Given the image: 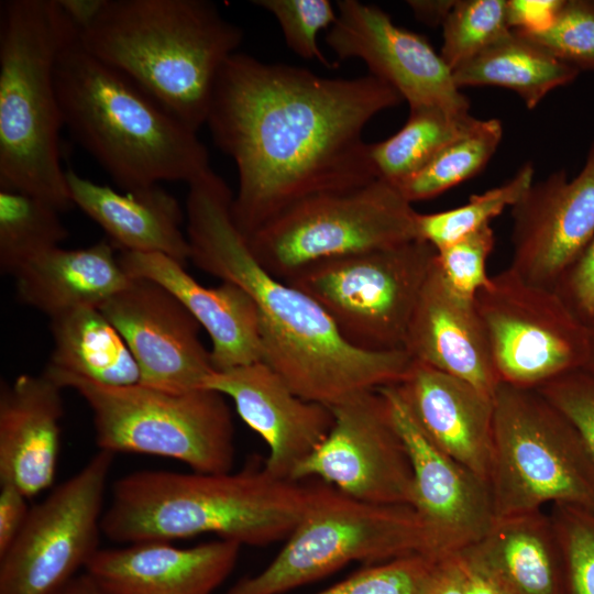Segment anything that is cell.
Instances as JSON below:
<instances>
[{"label":"cell","instance_id":"35","mask_svg":"<svg viewBox=\"0 0 594 594\" xmlns=\"http://www.w3.org/2000/svg\"><path fill=\"white\" fill-rule=\"evenodd\" d=\"M520 33L580 73L594 72V0H561L547 29Z\"/></svg>","mask_w":594,"mask_h":594},{"label":"cell","instance_id":"32","mask_svg":"<svg viewBox=\"0 0 594 594\" xmlns=\"http://www.w3.org/2000/svg\"><path fill=\"white\" fill-rule=\"evenodd\" d=\"M59 210L29 194L0 189V270L14 275L37 255L59 246L68 231Z\"/></svg>","mask_w":594,"mask_h":594},{"label":"cell","instance_id":"47","mask_svg":"<svg viewBox=\"0 0 594 594\" xmlns=\"http://www.w3.org/2000/svg\"><path fill=\"white\" fill-rule=\"evenodd\" d=\"M78 31L90 24L100 12L105 0H58Z\"/></svg>","mask_w":594,"mask_h":594},{"label":"cell","instance_id":"39","mask_svg":"<svg viewBox=\"0 0 594 594\" xmlns=\"http://www.w3.org/2000/svg\"><path fill=\"white\" fill-rule=\"evenodd\" d=\"M495 244L491 224L437 249V262L448 283L460 294L474 298L490 275L486 262Z\"/></svg>","mask_w":594,"mask_h":594},{"label":"cell","instance_id":"46","mask_svg":"<svg viewBox=\"0 0 594 594\" xmlns=\"http://www.w3.org/2000/svg\"><path fill=\"white\" fill-rule=\"evenodd\" d=\"M455 1V0H454ZM450 0H410L407 1L414 15L421 23L430 26L442 25L454 4Z\"/></svg>","mask_w":594,"mask_h":594},{"label":"cell","instance_id":"26","mask_svg":"<svg viewBox=\"0 0 594 594\" xmlns=\"http://www.w3.org/2000/svg\"><path fill=\"white\" fill-rule=\"evenodd\" d=\"M116 250L106 239L81 249L48 250L13 275L18 298L50 318L81 307L100 308L131 282Z\"/></svg>","mask_w":594,"mask_h":594},{"label":"cell","instance_id":"13","mask_svg":"<svg viewBox=\"0 0 594 594\" xmlns=\"http://www.w3.org/2000/svg\"><path fill=\"white\" fill-rule=\"evenodd\" d=\"M113 453L99 450L76 474L31 507L0 556V594H58L100 549Z\"/></svg>","mask_w":594,"mask_h":594},{"label":"cell","instance_id":"7","mask_svg":"<svg viewBox=\"0 0 594 594\" xmlns=\"http://www.w3.org/2000/svg\"><path fill=\"white\" fill-rule=\"evenodd\" d=\"M44 373L86 402L99 450L174 459L201 473L232 471L234 425L219 392L107 386L50 369Z\"/></svg>","mask_w":594,"mask_h":594},{"label":"cell","instance_id":"49","mask_svg":"<svg viewBox=\"0 0 594 594\" xmlns=\"http://www.w3.org/2000/svg\"><path fill=\"white\" fill-rule=\"evenodd\" d=\"M594 375V323L588 327V351L584 367Z\"/></svg>","mask_w":594,"mask_h":594},{"label":"cell","instance_id":"27","mask_svg":"<svg viewBox=\"0 0 594 594\" xmlns=\"http://www.w3.org/2000/svg\"><path fill=\"white\" fill-rule=\"evenodd\" d=\"M507 594H563V560L556 527L542 509L495 518L488 531L459 551Z\"/></svg>","mask_w":594,"mask_h":594},{"label":"cell","instance_id":"15","mask_svg":"<svg viewBox=\"0 0 594 594\" xmlns=\"http://www.w3.org/2000/svg\"><path fill=\"white\" fill-rule=\"evenodd\" d=\"M337 8V20L326 42L340 61L362 59L371 75L394 88L409 109L435 107L452 113L469 112V99L426 37L397 26L376 6L341 0Z\"/></svg>","mask_w":594,"mask_h":594},{"label":"cell","instance_id":"33","mask_svg":"<svg viewBox=\"0 0 594 594\" xmlns=\"http://www.w3.org/2000/svg\"><path fill=\"white\" fill-rule=\"evenodd\" d=\"M534 174L532 164L525 163L510 179L482 194L472 195L463 206L440 212L419 213V238L437 250L491 224L492 219L520 200L534 183Z\"/></svg>","mask_w":594,"mask_h":594},{"label":"cell","instance_id":"30","mask_svg":"<svg viewBox=\"0 0 594 594\" xmlns=\"http://www.w3.org/2000/svg\"><path fill=\"white\" fill-rule=\"evenodd\" d=\"M409 110L408 120L398 132L370 144L377 177L394 186L421 169L476 121L469 112L452 113L435 107Z\"/></svg>","mask_w":594,"mask_h":594},{"label":"cell","instance_id":"8","mask_svg":"<svg viewBox=\"0 0 594 594\" xmlns=\"http://www.w3.org/2000/svg\"><path fill=\"white\" fill-rule=\"evenodd\" d=\"M488 476L495 518L568 504L594 513V468L570 420L538 389L499 383Z\"/></svg>","mask_w":594,"mask_h":594},{"label":"cell","instance_id":"22","mask_svg":"<svg viewBox=\"0 0 594 594\" xmlns=\"http://www.w3.org/2000/svg\"><path fill=\"white\" fill-rule=\"evenodd\" d=\"M404 349L413 360L492 396L501 383L474 298L448 283L437 257L413 311Z\"/></svg>","mask_w":594,"mask_h":594},{"label":"cell","instance_id":"17","mask_svg":"<svg viewBox=\"0 0 594 594\" xmlns=\"http://www.w3.org/2000/svg\"><path fill=\"white\" fill-rule=\"evenodd\" d=\"M117 328L139 366L140 384L167 392L201 388L215 372L202 329L165 287L131 277L99 308Z\"/></svg>","mask_w":594,"mask_h":594},{"label":"cell","instance_id":"2","mask_svg":"<svg viewBox=\"0 0 594 594\" xmlns=\"http://www.w3.org/2000/svg\"><path fill=\"white\" fill-rule=\"evenodd\" d=\"M188 187L189 261L252 298L258 315L262 361L294 393L332 406L404 378L414 362L406 350L366 352L353 348L314 298L257 262L233 220L234 196L219 175L210 169Z\"/></svg>","mask_w":594,"mask_h":594},{"label":"cell","instance_id":"19","mask_svg":"<svg viewBox=\"0 0 594 594\" xmlns=\"http://www.w3.org/2000/svg\"><path fill=\"white\" fill-rule=\"evenodd\" d=\"M204 387L233 400L241 419L267 444L263 466L276 477L293 480L333 425L329 406L298 396L263 361L215 371Z\"/></svg>","mask_w":594,"mask_h":594},{"label":"cell","instance_id":"41","mask_svg":"<svg viewBox=\"0 0 594 594\" xmlns=\"http://www.w3.org/2000/svg\"><path fill=\"white\" fill-rule=\"evenodd\" d=\"M553 289L582 322L594 323V238Z\"/></svg>","mask_w":594,"mask_h":594},{"label":"cell","instance_id":"4","mask_svg":"<svg viewBox=\"0 0 594 594\" xmlns=\"http://www.w3.org/2000/svg\"><path fill=\"white\" fill-rule=\"evenodd\" d=\"M78 41L197 132L243 31L207 0H105Z\"/></svg>","mask_w":594,"mask_h":594},{"label":"cell","instance_id":"24","mask_svg":"<svg viewBox=\"0 0 594 594\" xmlns=\"http://www.w3.org/2000/svg\"><path fill=\"white\" fill-rule=\"evenodd\" d=\"M62 388L45 373L21 374L0 388V483L28 498L54 482L64 416Z\"/></svg>","mask_w":594,"mask_h":594},{"label":"cell","instance_id":"31","mask_svg":"<svg viewBox=\"0 0 594 594\" xmlns=\"http://www.w3.org/2000/svg\"><path fill=\"white\" fill-rule=\"evenodd\" d=\"M503 136L497 119H476L429 163L396 185L410 202L431 199L479 174L496 152Z\"/></svg>","mask_w":594,"mask_h":594},{"label":"cell","instance_id":"21","mask_svg":"<svg viewBox=\"0 0 594 594\" xmlns=\"http://www.w3.org/2000/svg\"><path fill=\"white\" fill-rule=\"evenodd\" d=\"M395 385L427 438L488 484L493 396L465 380L415 360Z\"/></svg>","mask_w":594,"mask_h":594},{"label":"cell","instance_id":"1","mask_svg":"<svg viewBox=\"0 0 594 594\" xmlns=\"http://www.w3.org/2000/svg\"><path fill=\"white\" fill-rule=\"evenodd\" d=\"M402 101L371 74L327 78L242 53L230 56L206 124L237 165L232 217L243 235L304 198L377 179L363 129Z\"/></svg>","mask_w":594,"mask_h":594},{"label":"cell","instance_id":"37","mask_svg":"<svg viewBox=\"0 0 594 594\" xmlns=\"http://www.w3.org/2000/svg\"><path fill=\"white\" fill-rule=\"evenodd\" d=\"M253 3L275 16L294 53L328 65L317 43L318 33L330 29L337 20V12L328 0H255Z\"/></svg>","mask_w":594,"mask_h":594},{"label":"cell","instance_id":"38","mask_svg":"<svg viewBox=\"0 0 594 594\" xmlns=\"http://www.w3.org/2000/svg\"><path fill=\"white\" fill-rule=\"evenodd\" d=\"M432 560L416 553L366 565L316 594H418Z\"/></svg>","mask_w":594,"mask_h":594},{"label":"cell","instance_id":"11","mask_svg":"<svg viewBox=\"0 0 594 594\" xmlns=\"http://www.w3.org/2000/svg\"><path fill=\"white\" fill-rule=\"evenodd\" d=\"M411 205L396 186L377 178L355 189L304 198L246 240L257 262L285 280L317 261L420 239L419 213Z\"/></svg>","mask_w":594,"mask_h":594},{"label":"cell","instance_id":"43","mask_svg":"<svg viewBox=\"0 0 594 594\" xmlns=\"http://www.w3.org/2000/svg\"><path fill=\"white\" fill-rule=\"evenodd\" d=\"M561 0H508L512 30L532 33L547 29Z\"/></svg>","mask_w":594,"mask_h":594},{"label":"cell","instance_id":"12","mask_svg":"<svg viewBox=\"0 0 594 594\" xmlns=\"http://www.w3.org/2000/svg\"><path fill=\"white\" fill-rule=\"evenodd\" d=\"M501 383L535 388L583 369L588 327L553 288L509 266L490 276L474 297Z\"/></svg>","mask_w":594,"mask_h":594},{"label":"cell","instance_id":"34","mask_svg":"<svg viewBox=\"0 0 594 594\" xmlns=\"http://www.w3.org/2000/svg\"><path fill=\"white\" fill-rule=\"evenodd\" d=\"M441 26L440 56L453 73L512 31L508 0H457Z\"/></svg>","mask_w":594,"mask_h":594},{"label":"cell","instance_id":"44","mask_svg":"<svg viewBox=\"0 0 594 594\" xmlns=\"http://www.w3.org/2000/svg\"><path fill=\"white\" fill-rule=\"evenodd\" d=\"M418 594H464L462 575L454 554L433 558Z\"/></svg>","mask_w":594,"mask_h":594},{"label":"cell","instance_id":"42","mask_svg":"<svg viewBox=\"0 0 594 594\" xmlns=\"http://www.w3.org/2000/svg\"><path fill=\"white\" fill-rule=\"evenodd\" d=\"M28 497L13 484L0 483V556L14 542L29 516Z\"/></svg>","mask_w":594,"mask_h":594},{"label":"cell","instance_id":"16","mask_svg":"<svg viewBox=\"0 0 594 594\" xmlns=\"http://www.w3.org/2000/svg\"><path fill=\"white\" fill-rule=\"evenodd\" d=\"M380 391L408 454L413 475L410 507L427 529L431 556L444 557L472 546L495 520L488 484L427 438L396 385Z\"/></svg>","mask_w":594,"mask_h":594},{"label":"cell","instance_id":"10","mask_svg":"<svg viewBox=\"0 0 594 594\" xmlns=\"http://www.w3.org/2000/svg\"><path fill=\"white\" fill-rule=\"evenodd\" d=\"M437 250L416 239L310 263L286 283L314 298L353 348L405 350L408 324Z\"/></svg>","mask_w":594,"mask_h":594},{"label":"cell","instance_id":"6","mask_svg":"<svg viewBox=\"0 0 594 594\" xmlns=\"http://www.w3.org/2000/svg\"><path fill=\"white\" fill-rule=\"evenodd\" d=\"M77 34L58 0L0 4V189L32 195L59 211L74 205L61 162L55 68Z\"/></svg>","mask_w":594,"mask_h":594},{"label":"cell","instance_id":"40","mask_svg":"<svg viewBox=\"0 0 594 594\" xmlns=\"http://www.w3.org/2000/svg\"><path fill=\"white\" fill-rule=\"evenodd\" d=\"M537 389L574 426L594 468V375L579 369Z\"/></svg>","mask_w":594,"mask_h":594},{"label":"cell","instance_id":"28","mask_svg":"<svg viewBox=\"0 0 594 594\" xmlns=\"http://www.w3.org/2000/svg\"><path fill=\"white\" fill-rule=\"evenodd\" d=\"M53 352L46 369L107 386L139 384L141 374L124 339L96 307L51 318Z\"/></svg>","mask_w":594,"mask_h":594},{"label":"cell","instance_id":"14","mask_svg":"<svg viewBox=\"0 0 594 594\" xmlns=\"http://www.w3.org/2000/svg\"><path fill=\"white\" fill-rule=\"evenodd\" d=\"M329 407L331 430L292 479H317L370 504L410 506V462L380 388Z\"/></svg>","mask_w":594,"mask_h":594},{"label":"cell","instance_id":"23","mask_svg":"<svg viewBox=\"0 0 594 594\" xmlns=\"http://www.w3.org/2000/svg\"><path fill=\"white\" fill-rule=\"evenodd\" d=\"M119 262L130 277L162 285L187 308L210 337L215 371L262 361L257 309L242 288L229 282L206 287L160 253L120 251Z\"/></svg>","mask_w":594,"mask_h":594},{"label":"cell","instance_id":"45","mask_svg":"<svg viewBox=\"0 0 594 594\" xmlns=\"http://www.w3.org/2000/svg\"><path fill=\"white\" fill-rule=\"evenodd\" d=\"M453 554L462 575L464 594H507L499 583L466 554Z\"/></svg>","mask_w":594,"mask_h":594},{"label":"cell","instance_id":"36","mask_svg":"<svg viewBox=\"0 0 594 594\" xmlns=\"http://www.w3.org/2000/svg\"><path fill=\"white\" fill-rule=\"evenodd\" d=\"M549 515L562 552L563 594H594V513L554 504Z\"/></svg>","mask_w":594,"mask_h":594},{"label":"cell","instance_id":"25","mask_svg":"<svg viewBox=\"0 0 594 594\" xmlns=\"http://www.w3.org/2000/svg\"><path fill=\"white\" fill-rule=\"evenodd\" d=\"M66 180L73 205L97 222L120 251L160 253L183 265L189 261L184 212L160 185L121 194L69 168Z\"/></svg>","mask_w":594,"mask_h":594},{"label":"cell","instance_id":"18","mask_svg":"<svg viewBox=\"0 0 594 594\" xmlns=\"http://www.w3.org/2000/svg\"><path fill=\"white\" fill-rule=\"evenodd\" d=\"M512 219L509 267L553 288L594 238V141L575 177L560 169L534 182L512 207Z\"/></svg>","mask_w":594,"mask_h":594},{"label":"cell","instance_id":"48","mask_svg":"<svg viewBox=\"0 0 594 594\" xmlns=\"http://www.w3.org/2000/svg\"><path fill=\"white\" fill-rule=\"evenodd\" d=\"M58 594H106L86 574L74 578Z\"/></svg>","mask_w":594,"mask_h":594},{"label":"cell","instance_id":"9","mask_svg":"<svg viewBox=\"0 0 594 594\" xmlns=\"http://www.w3.org/2000/svg\"><path fill=\"white\" fill-rule=\"evenodd\" d=\"M416 553L431 557V543L410 506L365 503L318 481L306 513L276 557L226 594H284L351 562L372 565Z\"/></svg>","mask_w":594,"mask_h":594},{"label":"cell","instance_id":"29","mask_svg":"<svg viewBox=\"0 0 594 594\" xmlns=\"http://www.w3.org/2000/svg\"><path fill=\"white\" fill-rule=\"evenodd\" d=\"M580 72L525 34L512 30L453 70L459 88L495 86L516 92L532 110L553 89L573 82Z\"/></svg>","mask_w":594,"mask_h":594},{"label":"cell","instance_id":"5","mask_svg":"<svg viewBox=\"0 0 594 594\" xmlns=\"http://www.w3.org/2000/svg\"><path fill=\"white\" fill-rule=\"evenodd\" d=\"M55 84L64 125L128 191L162 180L190 184L211 169L197 132L89 54L78 34L59 54Z\"/></svg>","mask_w":594,"mask_h":594},{"label":"cell","instance_id":"20","mask_svg":"<svg viewBox=\"0 0 594 594\" xmlns=\"http://www.w3.org/2000/svg\"><path fill=\"white\" fill-rule=\"evenodd\" d=\"M241 547L217 539L190 548L167 541L100 548L85 573L106 594H212L232 573Z\"/></svg>","mask_w":594,"mask_h":594},{"label":"cell","instance_id":"3","mask_svg":"<svg viewBox=\"0 0 594 594\" xmlns=\"http://www.w3.org/2000/svg\"><path fill=\"white\" fill-rule=\"evenodd\" d=\"M315 488L316 483L276 477L254 462L238 472L136 471L114 482L102 535L128 544L213 534L263 547L287 539Z\"/></svg>","mask_w":594,"mask_h":594}]
</instances>
